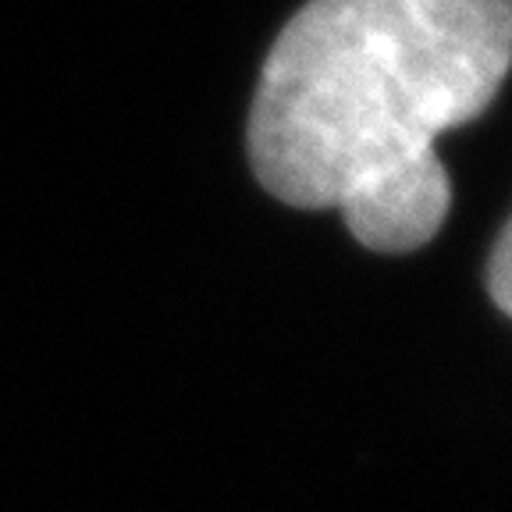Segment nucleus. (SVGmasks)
I'll use <instances>...</instances> for the list:
<instances>
[{"instance_id":"f257e3e1","label":"nucleus","mask_w":512,"mask_h":512,"mask_svg":"<svg viewBox=\"0 0 512 512\" xmlns=\"http://www.w3.org/2000/svg\"><path fill=\"white\" fill-rule=\"evenodd\" d=\"M509 68L512 0H310L256 86L253 171L292 207L342 210L367 249H420L452 203L434 139Z\"/></svg>"},{"instance_id":"f03ea898","label":"nucleus","mask_w":512,"mask_h":512,"mask_svg":"<svg viewBox=\"0 0 512 512\" xmlns=\"http://www.w3.org/2000/svg\"><path fill=\"white\" fill-rule=\"evenodd\" d=\"M488 292L498 303V310L512 317V217L505 224V232L498 235L495 253L488 264Z\"/></svg>"}]
</instances>
